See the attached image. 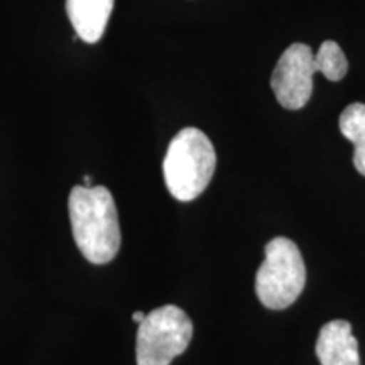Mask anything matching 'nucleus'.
<instances>
[{
	"label": "nucleus",
	"mask_w": 365,
	"mask_h": 365,
	"mask_svg": "<svg viewBox=\"0 0 365 365\" xmlns=\"http://www.w3.org/2000/svg\"><path fill=\"white\" fill-rule=\"evenodd\" d=\"M68 212L76 247L91 264H108L122 244L113 196L105 186H75Z\"/></svg>",
	"instance_id": "f257e3e1"
},
{
	"label": "nucleus",
	"mask_w": 365,
	"mask_h": 365,
	"mask_svg": "<svg viewBox=\"0 0 365 365\" xmlns=\"http://www.w3.org/2000/svg\"><path fill=\"white\" fill-rule=\"evenodd\" d=\"M217 168L212 140L195 127H186L173 137L163 163L168 190L178 202H193L207 190Z\"/></svg>",
	"instance_id": "f03ea898"
},
{
	"label": "nucleus",
	"mask_w": 365,
	"mask_h": 365,
	"mask_svg": "<svg viewBox=\"0 0 365 365\" xmlns=\"http://www.w3.org/2000/svg\"><path fill=\"white\" fill-rule=\"evenodd\" d=\"M307 284V266L298 245L276 237L266 245V259L255 274V294L269 309L289 308Z\"/></svg>",
	"instance_id": "7ed1b4c3"
},
{
	"label": "nucleus",
	"mask_w": 365,
	"mask_h": 365,
	"mask_svg": "<svg viewBox=\"0 0 365 365\" xmlns=\"http://www.w3.org/2000/svg\"><path fill=\"white\" fill-rule=\"evenodd\" d=\"M193 336V323L175 304H166L139 323L135 340L137 365H171L188 349Z\"/></svg>",
	"instance_id": "20e7f679"
},
{
	"label": "nucleus",
	"mask_w": 365,
	"mask_h": 365,
	"mask_svg": "<svg viewBox=\"0 0 365 365\" xmlns=\"http://www.w3.org/2000/svg\"><path fill=\"white\" fill-rule=\"evenodd\" d=\"M323 73L322 59L313 54L308 44L294 43L281 54L274 68L271 86L277 102L289 110H299L313 93V75Z\"/></svg>",
	"instance_id": "39448f33"
},
{
	"label": "nucleus",
	"mask_w": 365,
	"mask_h": 365,
	"mask_svg": "<svg viewBox=\"0 0 365 365\" xmlns=\"http://www.w3.org/2000/svg\"><path fill=\"white\" fill-rule=\"evenodd\" d=\"M317 357L322 365H360L352 325L345 319H333L323 325L317 340Z\"/></svg>",
	"instance_id": "423d86ee"
},
{
	"label": "nucleus",
	"mask_w": 365,
	"mask_h": 365,
	"mask_svg": "<svg viewBox=\"0 0 365 365\" xmlns=\"http://www.w3.org/2000/svg\"><path fill=\"white\" fill-rule=\"evenodd\" d=\"M113 11V0H66V12L76 38L93 44L102 39Z\"/></svg>",
	"instance_id": "0eeeda50"
},
{
	"label": "nucleus",
	"mask_w": 365,
	"mask_h": 365,
	"mask_svg": "<svg viewBox=\"0 0 365 365\" xmlns=\"http://www.w3.org/2000/svg\"><path fill=\"white\" fill-rule=\"evenodd\" d=\"M341 134L355 145L354 166L365 176V103H350L339 118Z\"/></svg>",
	"instance_id": "6e6552de"
},
{
	"label": "nucleus",
	"mask_w": 365,
	"mask_h": 365,
	"mask_svg": "<svg viewBox=\"0 0 365 365\" xmlns=\"http://www.w3.org/2000/svg\"><path fill=\"white\" fill-rule=\"evenodd\" d=\"M317 56L322 59L323 75L330 81H340L345 78L349 71V61H346L344 51L335 41H325L319 46Z\"/></svg>",
	"instance_id": "1a4fd4ad"
},
{
	"label": "nucleus",
	"mask_w": 365,
	"mask_h": 365,
	"mask_svg": "<svg viewBox=\"0 0 365 365\" xmlns=\"http://www.w3.org/2000/svg\"><path fill=\"white\" fill-rule=\"evenodd\" d=\"M144 318H145V313H143V312H135L134 314H132V319H134L135 323H140Z\"/></svg>",
	"instance_id": "9d476101"
},
{
	"label": "nucleus",
	"mask_w": 365,
	"mask_h": 365,
	"mask_svg": "<svg viewBox=\"0 0 365 365\" xmlns=\"http://www.w3.org/2000/svg\"><path fill=\"white\" fill-rule=\"evenodd\" d=\"M83 186H91V178L85 176V185Z\"/></svg>",
	"instance_id": "9b49d317"
}]
</instances>
